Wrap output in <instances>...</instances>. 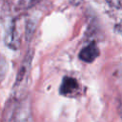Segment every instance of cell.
I'll return each instance as SVG.
<instances>
[{"label": "cell", "mask_w": 122, "mask_h": 122, "mask_svg": "<svg viewBox=\"0 0 122 122\" xmlns=\"http://www.w3.org/2000/svg\"><path fill=\"white\" fill-rule=\"evenodd\" d=\"M118 31L122 34V22L119 24V26H118Z\"/></svg>", "instance_id": "cell-6"}, {"label": "cell", "mask_w": 122, "mask_h": 122, "mask_svg": "<svg viewBox=\"0 0 122 122\" xmlns=\"http://www.w3.org/2000/svg\"><path fill=\"white\" fill-rule=\"evenodd\" d=\"M79 91V84L75 78L65 76L62 80L59 92L62 95L72 96Z\"/></svg>", "instance_id": "cell-2"}, {"label": "cell", "mask_w": 122, "mask_h": 122, "mask_svg": "<svg viewBox=\"0 0 122 122\" xmlns=\"http://www.w3.org/2000/svg\"><path fill=\"white\" fill-rule=\"evenodd\" d=\"M77 1H79V0H77Z\"/></svg>", "instance_id": "cell-7"}, {"label": "cell", "mask_w": 122, "mask_h": 122, "mask_svg": "<svg viewBox=\"0 0 122 122\" xmlns=\"http://www.w3.org/2000/svg\"><path fill=\"white\" fill-rule=\"evenodd\" d=\"M39 0H20V4L24 9L30 8L33 5H35Z\"/></svg>", "instance_id": "cell-4"}, {"label": "cell", "mask_w": 122, "mask_h": 122, "mask_svg": "<svg viewBox=\"0 0 122 122\" xmlns=\"http://www.w3.org/2000/svg\"><path fill=\"white\" fill-rule=\"evenodd\" d=\"M99 55V49L96 46V44L94 42H91L88 46H86L85 48H83L80 51L79 53V58L87 63H92V61H94Z\"/></svg>", "instance_id": "cell-3"}, {"label": "cell", "mask_w": 122, "mask_h": 122, "mask_svg": "<svg viewBox=\"0 0 122 122\" xmlns=\"http://www.w3.org/2000/svg\"><path fill=\"white\" fill-rule=\"evenodd\" d=\"M31 57H32L31 53H29L26 56V59L24 60V62L21 66V69L17 74L15 85L13 87V92H14L15 95H20L21 92H23V90H25L27 87L29 74H30V71Z\"/></svg>", "instance_id": "cell-1"}, {"label": "cell", "mask_w": 122, "mask_h": 122, "mask_svg": "<svg viewBox=\"0 0 122 122\" xmlns=\"http://www.w3.org/2000/svg\"><path fill=\"white\" fill-rule=\"evenodd\" d=\"M6 71V67H5V60H0V81L2 80V78L4 77Z\"/></svg>", "instance_id": "cell-5"}]
</instances>
